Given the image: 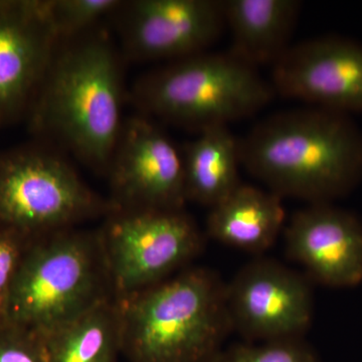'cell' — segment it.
Returning a JSON list of instances; mask_svg holds the SVG:
<instances>
[{
	"instance_id": "6da1fadb",
	"label": "cell",
	"mask_w": 362,
	"mask_h": 362,
	"mask_svg": "<svg viewBox=\"0 0 362 362\" xmlns=\"http://www.w3.org/2000/svg\"><path fill=\"white\" fill-rule=\"evenodd\" d=\"M120 54L104 32L59 44L30 104V126L107 173L123 129Z\"/></svg>"
},
{
	"instance_id": "7a4b0ae2",
	"label": "cell",
	"mask_w": 362,
	"mask_h": 362,
	"mask_svg": "<svg viewBox=\"0 0 362 362\" xmlns=\"http://www.w3.org/2000/svg\"><path fill=\"white\" fill-rule=\"evenodd\" d=\"M239 141L240 165L282 199L332 204L362 181V132L345 114L280 112Z\"/></svg>"
},
{
	"instance_id": "3957f363",
	"label": "cell",
	"mask_w": 362,
	"mask_h": 362,
	"mask_svg": "<svg viewBox=\"0 0 362 362\" xmlns=\"http://www.w3.org/2000/svg\"><path fill=\"white\" fill-rule=\"evenodd\" d=\"M226 283L216 272L187 267L120 298L122 354L130 362H213L233 332Z\"/></svg>"
},
{
	"instance_id": "277c9868",
	"label": "cell",
	"mask_w": 362,
	"mask_h": 362,
	"mask_svg": "<svg viewBox=\"0 0 362 362\" xmlns=\"http://www.w3.org/2000/svg\"><path fill=\"white\" fill-rule=\"evenodd\" d=\"M113 297L99 230L68 228L30 245L1 321L45 337Z\"/></svg>"
},
{
	"instance_id": "5b68a950",
	"label": "cell",
	"mask_w": 362,
	"mask_h": 362,
	"mask_svg": "<svg viewBox=\"0 0 362 362\" xmlns=\"http://www.w3.org/2000/svg\"><path fill=\"white\" fill-rule=\"evenodd\" d=\"M274 94L257 68L230 51L170 62L139 78L132 93L143 115L199 132L254 115Z\"/></svg>"
},
{
	"instance_id": "8992f818",
	"label": "cell",
	"mask_w": 362,
	"mask_h": 362,
	"mask_svg": "<svg viewBox=\"0 0 362 362\" xmlns=\"http://www.w3.org/2000/svg\"><path fill=\"white\" fill-rule=\"evenodd\" d=\"M113 211L56 152L23 148L0 156V226L30 240Z\"/></svg>"
},
{
	"instance_id": "52a82bcc",
	"label": "cell",
	"mask_w": 362,
	"mask_h": 362,
	"mask_svg": "<svg viewBox=\"0 0 362 362\" xmlns=\"http://www.w3.org/2000/svg\"><path fill=\"white\" fill-rule=\"evenodd\" d=\"M99 233L117 299L170 278L204 246V235L185 209H113Z\"/></svg>"
},
{
	"instance_id": "ba28073f",
	"label": "cell",
	"mask_w": 362,
	"mask_h": 362,
	"mask_svg": "<svg viewBox=\"0 0 362 362\" xmlns=\"http://www.w3.org/2000/svg\"><path fill=\"white\" fill-rule=\"evenodd\" d=\"M233 332L247 342L304 338L314 315L310 281L273 259L249 262L226 285Z\"/></svg>"
},
{
	"instance_id": "9c48e42d",
	"label": "cell",
	"mask_w": 362,
	"mask_h": 362,
	"mask_svg": "<svg viewBox=\"0 0 362 362\" xmlns=\"http://www.w3.org/2000/svg\"><path fill=\"white\" fill-rule=\"evenodd\" d=\"M107 175L113 209H185L182 151L148 116L125 119Z\"/></svg>"
},
{
	"instance_id": "30bf717a",
	"label": "cell",
	"mask_w": 362,
	"mask_h": 362,
	"mask_svg": "<svg viewBox=\"0 0 362 362\" xmlns=\"http://www.w3.org/2000/svg\"><path fill=\"white\" fill-rule=\"evenodd\" d=\"M118 18L124 56L173 62L207 52L226 28L223 0L123 1Z\"/></svg>"
},
{
	"instance_id": "8fae6325",
	"label": "cell",
	"mask_w": 362,
	"mask_h": 362,
	"mask_svg": "<svg viewBox=\"0 0 362 362\" xmlns=\"http://www.w3.org/2000/svg\"><path fill=\"white\" fill-rule=\"evenodd\" d=\"M271 85L312 107L362 113V45L332 35L291 45L274 64Z\"/></svg>"
},
{
	"instance_id": "7c38bea8",
	"label": "cell",
	"mask_w": 362,
	"mask_h": 362,
	"mask_svg": "<svg viewBox=\"0 0 362 362\" xmlns=\"http://www.w3.org/2000/svg\"><path fill=\"white\" fill-rule=\"evenodd\" d=\"M286 252L309 277L329 288L362 283V221L332 204H311L284 228Z\"/></svg>"
},
{
	"instance_id": "4fadbf2b",
	"label": "cell",
	"mask_w": 362,
	"mask_h": 362,
	"mask_svg": "<svg viewBox=\"0 0 362 362\" xmlns=\"http://www.w3.org/2000/svg\"><path fill=\"white\" fill-rule=\"evenodd\" d=\"M59 44L42 0H0V125L28 111Z\"/></svg>"
},
{
	"instance_id": "5bb4252c",
	"label": "cell",
	"mask_w": 362,
	"mask_h": 362,
	"mask_svg": "<svg viewBox=\"0 0 362 362\" xmlns=\"http://www.w3.org/2000/svg\"><path fill=\"white\" fill-rule=\"evenodd\" d=\"M282 199L269 189L242 183L211 207L206 235L220 244L250 254L268 251L285 228Z\"/></svg>"
},
{
	"instance_id": "9a60e30c",
	"label": "cell",
	"mask_w": 362,
	"mask_h": 362,
	"mask_svg": "<svg viewBox=\"0 0 362 362\" xmlns=\"http://www.w3.org/2000/svg\"><path fill=\"white\" fill-rule=\"evenodd\" d=\"M226 25L232 35L230 52L247 64L278 61L291 47L301 13L298 0H223Z\"/></svg>"
},
{
	"instance_id": "2e32d148",
	"label": "cell",
	"mask_w": 362,
	"mask_h": 362,
	"mask_svg": "<svg viewBox=\"0 0 362 362\" xmlns=\"http://www.w3.org/2000/svg\"><path fill=\"white\" fill-rule=\"evenodd\" d=\"M182 156L187 202L211 209L242 185L240 141L228 126L201 131L187 143Z\"/></svg>"
},
{
	"instance_id": "e0dca14e",
	"label": "cell",
	"mask_w": 362,
	"mask_h": 362,
	"mask_svg": "<svg viewBox=\"0 0 362 362\" xmlns=\"http://www.w3.org/2000/svg\"><path fill=\"white\" fill-rule=\"evenodd\" d=\"M42 338L49 362H116L123 343L118 300H105Z\"/></svg>"
},
{
	"instance_id": "ac0fdd59",
	"label": "cell",
	"mask_w": 362,
	"mask_h": 362,
	"mask_svg": "<svg viewBox=\"0 0 362 362\" xmlns=\"http://www.w3.org/2000/svg\"><path fill=\"white\" fill-rule=\"evenodd\" d=\"M42 8L59 42L89 33L100 21L114 16L121 0H42Z\"/></svg>"
},
{
	"instance_id": "d6986e66",
	"label": "cell",
	"mask_w": 362,
	"mask_h": 362,
	"mask_svg": "<svg viewBox=\"0 0 362 362\" xmlns=\"http://www.w3.org/2000/svg\"><path fill=\"white\" fill-rule=\"evenodd\" d=\"M213 362H320L304 338L243 342L221 350Z\"/></svg>"
},
{
	"instance_id": "ffe728a7",
	"label": "cell",
	"mask_w": 362,
	"mask_h": 362,
	"mask_svg": "<svg viewBox=\"0 0 362 362\" xmlns=\"http://www.w3.org/2000/svg\"><path fill=\"white\" fill-rule=\"evenodd\" d=\"M0 362H49L44 338L0 320Z\"/></svg>"
},
{
	"instance_id": "44dd1931",
	"label": "cell",
	"mask_w": 362,
	"mask_h": 362,
	"mask_svg": "<svg viewBox=\"0 0 362 362\" xmlns=\"http://www.w3.org/2000/svg\"><path fill=\"white\" fill-rule=\"evenodd\" d=\"M33 240L0 226V320L21 262Z\"/></svg>"
}]
</instances>
